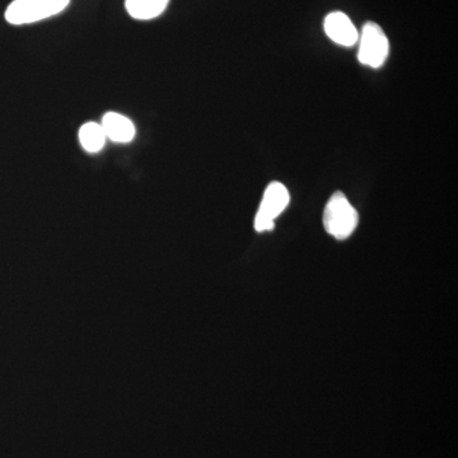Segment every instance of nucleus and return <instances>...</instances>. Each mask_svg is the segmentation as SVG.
<instances>
[{"instance_id":"f257e3e1","label":"nucleus","mask_w":458,"mask_h":458,"mask_svg":"<svg viewBox=\"0 0 458 458\" xmlns=\"http://www.w3.org/2000/svg\"><path fill=\"white\" fill-rule=\"evenodd\" d=\"M360 216L344 192L337 191L327 201L324 212L325 229L336 240H346L357 228Z\"/></svg>"},{"instance_id":"f03ea898","label":"nucleus","mask_w":458,"mask_h":458,"mask_svg":"<svg viewBox=\"0 0 458 458\" xmlns=\"http://www.w3.org/2000/svg\"><path fill=\"white\" fill-rule=\"evenodd\" d=\"M71 0H14L5 11V20L14 26L30 25L56 16Z\"/></svg>"},{"instance_id":"7ed1b4c3","label":"nucleus","mask_w":458,"mask_h":458,"mask_svg":"<svg viewBox=\"0 0 458 458\" xmlns=\"http://www.w3.org/2000/svg\"><path fill=\"white\" fill-rule=\"evenodd\" d=\"M358 59L361 64L378 69L385 64L390 53V42L382 27L376 22H367L360 35Z\"/></svg>"},{"instance_id":"20e7f679","label":"nucleus","mask_w":458,"mask_h":458,"mask_svg":"<svg viewBox=\"0 0 458 458\" xmlns=\"http://www.w3.org/2000/svg\"><path fill=\"white\" fill-rule=\"evenodd\" d=\"M291 195L282 182H271L265 190L260 208L255 218V229L258 232L271 231L274 222L288 207Z\"/></svg>"},{"instance_id":"39448f33","label":"nucleus","mask_w":458,"mask_h":458,"mask_svg":"<svg viewBox=\"0 0 458 458\" xmlns=\"http://www.w3.org/2000/svg\"><path fill=\"white\" fill-rule=\"evenodd\" d=\"M325 32L334 42L342 47H351L360 40V32L351 18L343 12H333L325 18Z\"/></svg>"},{"instance_id":"423d86ee","label":"nucleus","mask_w":458,"mask_h":458,"mask_svg":"<svg viewBox=\"0 0 458 458\" xmlns=\"http://www.w3.org/2000/svg\"><path fill=\"white\" fill-rule=\"evenodd\" d=\"M101 125L107 140L114 143H131L137 134L134 123L122 114L107 113L102 119Z\"/></svg>"},{"instance_id":"0eeeda50","label":"nucleus","mask_w":458,"mask_h":458,"mask_svg":"<svg viewBox=\"0 0 458 458\" xmlns=\"http://www.w3.org/2000/svg\"><path fill=\"white\" fill-rule=\"evenodd\" d=\"M170 0H125L128 13L134 20L148 21L161 16Z\"/></svg>"},{"instance_id":"6e6552de","label":"nucleus","mask_w":458,"mask_h":458,"mask_svg":"<svg viewBox=\"0 0 458 458\" xmlns=\"http://www.w3.org/2000/svg\"><path fill=\"white\" fill-rule=\"evenodd\" d=\"M107 137L101 123H84L80 131V141L89 153H98L106 144Z\"/></svg>"}]
</instances>
